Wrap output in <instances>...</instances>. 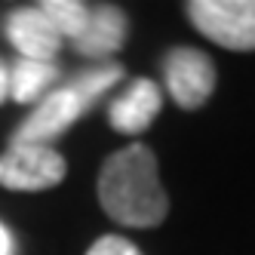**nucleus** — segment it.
<instances>
[{"instance_id": "1", "label": "nucleus", "mask_w": 255, "mask_h": 255, "mask_svg": "<svg viewBox=\"0 0 255 255\" xmlns=\"http://www.w3.org/2000/svg\"><path fill=\"white\" fill-rule=\"evenodd\" d=\"M99 203L123 228H157L169 212V197L160 185L157 157L148 144L132 141L114 151L99 172Z\"/></svg>"}, {"instance_id": "9", "label": "nucleus", "mask_w": 255, "mask_h": 255, "mask_svg": "<svg viewBox=\"0 0 255 255\" xmlns=\"http://www.w3.org/2000/svg\"><path fill=\"white\" fill-rule=\"evenodd\" d=\"M59 80V68L52 62H31V59H19L9 68V96L28 105L46 96V89Z\"/></svg>"}, {"instance_id": "6", "label": "nucleus", "mask_w": 255, "mask_h": 255, "mask_svg": "<svg viewBox=\"0 0 255 255\" xmlns=\"http://www.w3.org/2000/svg\"><path fill=\"white\" fill-rule=\"evenodd\" d=\"M6 37L19 49V59L31 62H52V56L62 49V34L52 28L40 6L15 9L6 19Z\"/></svg>"}, {"instance_id": "11", "label": "nucleus", "mask_w": 255, "mask_h": 255, "mask_svg": "<svg viewBox=\"0 0 255 255\" xmlns=\"http://www.w3.org/2000/svg\"><path fill=\"white\" fill-rule=\"evenodd\" d=\"M40 9L46 12L52 28L62 34V40L65 37L77 40L89 22V6L80 3V0H46V3H40Z\"/></svg>"}, {"instance_id": "14", "label": "nucleus", "mask_w": 255, "mask_h": 255, "mask_svg": "<svg viewBox=\"0 0 255 255\" xmlns=\"http://www.w3.org/2000/svg\"><path fill=\"white\" fill-rule=\"evenodd\" d=\"M6 96H9V68L0 59V105L6 102Z\"/></svg>"}, {"instance_id": "10", "label": "nucleus", "mask_w": 255, "mask_h": 255, "mask_svg": "<svg viewBox=\"0 0 255 255\" xmlns=\"http://www.w3.org/2000/svg\"><path fill=\"white\" fill-rule=\"evenodd\" d=\"M120 80H123V68L114 65V62H102V65H93V68L80 71V74L68 83V89L80 99L83 111H89V105H93L99 96H105L111 86H117Z\"/></svg>"}, {"instance_id": "2", "label": "nucleus", "mask_w": 255, "mask_h": 255, "mask_svg": "<svg viewBox=\"0 0 255 255\" xmlns=\"http://www.w3.org/2000/svg\"><path fill=\"white\" fill-rule=\"evenodd\" d=\"M185 12L206 40L234 52L255 49V0H191Z\"/></svg>"}, {"instance_id": "8", "label": "nucleus", "mask_w": 255, "mask_h": 255, "mask_svg": "<svg viewBox=\"0 0 255 255\" xmlns=\"http://www.w3.org/2000/svg\"><path fill=\"white\" fill-rule=\"evenodd\" d=\"M126 31H129L126 12L114 3H99V6H89V22L80 37L71 43L86 59H105V56H114L117 49H123Z\"/></svg>"}, {"instance_id": "3", "label": "nucleus", "mask_w": 255, "mask_h": 255, "mask_svg": "<svg viewBox=\"0 0 255 255\" xmlns=\"http://www.w3.org/2000/svg\"><path fill=\"white\" fill-rule=\"evenodd\" d=\"M65 157L49 144H9L0 154V185L9 191H46L62 185Z\"/></svg>"}, {"instance_id": "7", "label": "nucleus", "mask_w": 255, "mask_h": 255, "mask_svg": "<svg viewBox=\"0 0 255 255\" xmlns=\"http://www.w3.org/2000/svg\"><path fill=\"white\" fill-rule=\"evenodd\" d=\"M163 108L160 86L154 80H132L108 108V120L123 135H141Z\"/></svg>"}, {"instance_id": "5", "label": "nucleus", "mask_w": 255, "mask_h": 255, "mask_svg": "<svg viewBox=\"0 0 255 255\" xmlns=\"http://www.w3.org/2000/svg\"><path fill=\"white\" fill-rule=\"evenodd\" d=\"M83 114L86 111H83L80 99L71 93L68 86L52 89V93H46V99L37 105V111L15 129L9 144H49L52 148V141H56L71 123H77Z\"/></svg>"}, {"instance_id": "4", "label": "nucleus", "mask_w": 255, "mask_h": 255, "mask_svg": "<svg viewBox=\"0 0 255 255\" xmlns=\"http://www.w3.org/2000/svg\"><path fill=\"white\" fill-rule=\"evenodd\" d=\"M163 77L181 111H197L209 102L215 89V65L206 52L194 46H172L163 56Z\"/></svg>"}, {"instance_id": "13", "label": "nucleus", "mask_w": 255, "mask_h": 255, "mask_svg": "<svg viewBox=\"0 0 255 255\" xmlns=\"http://www.w3.org/2000/svg\"><path fill=\"white\" fill-rule=\"evenodd\" d=\"M0 255H15V243H12V234L6 231V225H0Z\"/></svg>"}, {"instance_id": "12", "label": "nucleus", "mask_w": 255, "mask_h": 255, "mask_svg": "<svg viewBox=\"0 0 255 255\" xmlns=\"http://www.w3.org/2000/svg\"><path fill=\"white\" fill-rule=\"evenodd\" d=\"M86 255H141L135 243H129L126 237H117V234H108V237H99V240L89 246Z\"/></svg>"}]
</instances>
